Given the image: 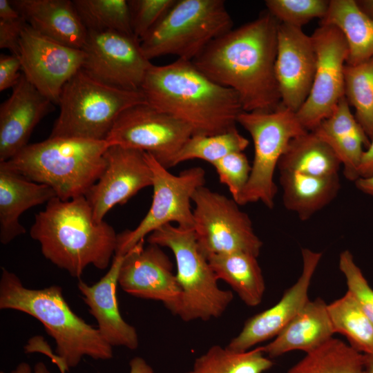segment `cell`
<instances>
[{
	"label": "cell",
	"mask_w": 373,
	"mask_h": 373,
	"mask_svg": "<svg viewBox=\"0 0 373 373\" xmlns=\"http://www.w3.org/2000/svg\"><path fill=\"white\" fill-rule=\"evenodd\" d=\"M30 235L47 260L74 278H80L88 265L106 269L117 245L113 227L94 220L84 195L66 201L52 198L35 215Z\"/></svg>",
	"instance_id": "3"
},
{
	"label": "cell",
	"mask_w": 373,
	"mask_h": 373,
	"mask_svg": "<svg viewBox=\"0 0 373 373\" xmlns=\"http://www.w3.org/2000/svg\"><path fill=\"white\" fill-rule=\"evenodd\" d=\"M360 10L368 17L373 18V0L356 1Z\"/></svg>",
	"instance_id": "46"
},
{
	"label": "cell",
	"mask_w": 373,
	"mask_h": 373,
	"mask_svg": "<svg viewBox=\"0 0 373 373\" xmlns=\"http://www.w3.org/2000/svg\"><path fill=\"white\" fill-rule=\"evenodd\" d=\"M365 356V373H373V354Z\"/></svg>",
	"instance_id": "47"
},
{
	"label": "cell",
	"mask_w": 373,
	"mask_h": 373,
	"mask_svg": "<svg viewBox=\"0 0 373 373\" xmlns=\"http://www.w3.org/2000/svg\"><path fill=\"white\" fill-rule=\"evenodd\" d=\"M316 55V66L310 93L296 112L308 131L328 117L344 97V68L348 46L336 26L321 24L311 35Z\"/></svg>",
	"instance_id": "12"
},
{
	"label": "cell",
	"mask_w": 373,
	"mask_h": 373,
	"mask_svg": "<svg viewBox=\"0 0 373 373\" xmlns=\"http://www.w3.org/2000/svg\"><path fill=\"white\" fill-rule=\"evenodd\" d=\"M334 333L327 304L318 298L309 300L274 340L261 347L270 358L292 350L308 353L333 338Z\"/></svg>",
	"instance_id": "24"
},
{
	"label": "cell",
	"mask_w": 373,
	"mask_h": 373,
	"mask_svg": "<svg viewBox=\"0 0 373 373\" xmlns=\"http://www.w3.org/2000/svg\"><path fill=\"white\" fill-rule=\"evenodd\" d=\"M344 96L355 109V119L367 137H373V57L344 68Z\"/></svg>",
	"instance_id": "33"
},
{
	"label": "cell",
	"mask_w": 373,
	"mask_h": 373,
	"mask_svg": "<svg viewBox=\"0 0 373 373\" xmlns=\"http://www.w3.org/2000/svg\"><path fill=\"white\" fill-rule=\"evenodd\" d=\"M237 123L250 134L254 145L250 177L237 203L245 205L260 201L272 209L278 191L274 175L278 162L289 142L308 131L296 112L281 104L273 111H242Z\"/></svg>",
	"instance_id": "9"
},
{
	"label": "cell",
	"mask_w": 373,
	"mask_h": 373,
	"mask_svg": "<svg viewBox=\"0 0 373 373\" xmlns=\"http://www.w3.org/2000/svg\"><path fill=\"white\" fill-rule=\"evenodd\" d=\"M53 105L22 74L0 106V162L9 160L28 144L34 128L53 110Z\"/></svg>",
	"instance_id": "20"
},
{
	"label": "cell",
	"mask_w": 373,
	"mask_h": 373,
	"mask_svg": "<svg viewBox=\"0 0 373 373\" xmlns=\"http://www.w3.org/2000/svg\"><path fill=\"white\" fill-rule=\"evenodd\" d=\"M149 244L167 247L176 262L182 294L172 314L185 322L221 316L233 295L219 287L215 273L199 248L193 229L165 224L148 236Z\"/></svg>",
	"instance_id": "6"
},
{
	"label": "cell",
	"mask_w": 373,
	"mask_h": 373,
	"mask_svg": "<svg viewBox=\"0 0 373 373\" xmlns=\"http://www.w3.org/2000/svg\"><path fill=\"white\" fill-rule=\"evenodd\" d=\"M287 373H365V356L343 341L332 338L307 353Z\"/></svg>",
	"instance_id": "30"
},
{
	"label": "cell",
	"mask_w": 373,
	"mask_h": 373,
	"mask_svg": "<svg viewBox=\"0 0 373 373\" xmlns=\"http://www.w3.org/2000/svg\"><path fill=\"white\" fill-rule=\"evenodd\" d=\"M334 151L343 166L345 177L354 182L359 178L358 168L370 140L352 113L345 96L332 113L312 131Z\"/></svg>",
	"instance_id": "25"
},
{
	"label": "cell",
	"mask_w": 373,
	"mask_h": 373,
	"mask_svg": "<svg viewBox=\"0 0 373 373\" xmlns=\"http://www.w3.org/2000/svg\"><path fill=\"white\" fill-rule=\"evenodd\" d=\"M256 256L243 252L215 254L207 257L218 280L228 283L248 306L258 305L265 283Z\"/></svg>",
	"instance_id": "28"
},
{
	"label": "cell",
	"mask_w": 373,
	"mask_h": 373,
	"mask_svg": "<svg viewBox=\"0 0 373 373\" xmlns=\"http://www.w3.org/2000/svg\"><path fill=\"white\" fill-rule=\"evenodd\" d=\"M144 103L146 102L141 90L107 85L81 69L62 89L59 114L49 137L106 140L122 112Z\"/></svg>",
	"instance_id": "7"
},
{
	"label": "cell",
	"mask_w": 373,
	"mask_h": 373,
	"mask_svg": "<svg viewBox=\"0 0 373 373\" xmlns=\"http://www.w3.org/2000/svg\"><path fill=\"white\" fill-rule=\"evenodd\" d=\"M146 103L187 124L193 135L236 128L243 111L238 94L207 77L190 61L152 65L142 85Z\"/></svg>",
	"instance_id": "2"
},
{
	"label": "cell",
	"mask_w": 373,
	"mask_h": 373,
	"mask_svg": "<svg viewBox=\"0 0 373 373\" xmlns=\"http://www.w3.org/2000/svg\"><path fill=\"white\" fill-rule=\"evenodd\" d=\"M11 373H52L43 362H38L33 369L30 365L25 362L19 363Z\"/></svg>",
	"instance_id": "44"
},
{
	"label": "cell",
	"mask_w": 373,
	"mask_h": 373,
	"mask_svg": "<svg viewBox=\"0 0 373 373\" xmlns=\"http://www.w3.org/2000/svg\"><path fill=\"white\" fill-rule=\"evenodd\" d=\"M0 309L21 312L41 323L56 344L55 354L49 357L56 365L63 364L67 371L85 356L95 360H108L113 356V347L97 329L73 312L58 285L29 289L15 274L2 267Z\"/></svg>",
	"instance_id": "4"
},
{
	"label": "cell",
	"mask_w": 373,
	"mask_h": 373,
	"mask_svg": "<svg viewBox=\"0 0 373 373\" xmlns=\"http://www.w3.org/2000/svg\"><path fill=\"white\" fill-rule=\"evenodd\" d=\"M26 23L40 34L67 46L83 49L88 30L73 1L12 0Z\"/></svg>",
	"instance_id": "22"
},
{
	"label": "cell",
	"mask_w": 373,
	"mask_h": 373,
	"mask_svg": "<svg viewBox=\"0 0 373 373\" xmlns=\"http://www.w3.org/2000/svg\"><path fill=\"white\" fill-rule=\"evenodd\" d=\"M321 24L337 27L348 46L346 64L356 65L373 57V18L363 12L354 0H331Z\"/></svg>",
	"instance_id": "27"
},
{
	"label": "cell",
	"mask_w": 373,
	"mask_h": 373,
	"mask_svg": "<svg viewBox=\"0 0 373 373\" xmlns=\"http://www.w3.org/2000/svg\"><path fill=\"white\" fill-rule=\"evenodd\" d=\"M146 157L153 175L151 205L134 229L117 234L115 254L125 255L146 236L167 224L175 222L180 227L193 229L191 202L195 191L204 186V170L195 166L174 175L152 154L146 153Z\"/></svg>",
	"instance_id": "10"
},
{
	"label": "cell",
	"mask_w": 373,
	"mask_h": 373,
	"mask_svg": "<svg viewBox=\"0 0 373 373\" xmlns=\"http://www.w3.org/2000/svg\"><path fill=\"white\" fill-rule=\"evenodd\" d=\"M193 230L200 249L207 257L243 252L258 257L262 242L249 216L233 199L202 186L192 196Z\"/></svg>",
	"instance_id": "11"
},
{
	"label": "cell",
	"mask_w": 373,
	"mask_h": 373,
	"mask_svg": "<svg viewBox=\"0 0 373 373\" xmlns=\"http://www.w3.org/2000/svg\"><path fill=\"white\" fill-rule=\"evenodd\" d=\"M106 140L49 137L28 144L3 162L27 179L50 186L66 201L85 195L106 166Z\"/></svg>",
	"instance_id": "5"
},
{
	"label": "cell",
	"mask_w": 373,
	"mask_h": 373,
	"mask_svg": "<svg viewBox=\"0 0 373 373\" xmlns=\"http://www.w3.org/2000/svg\"><path fill=\"white\" fill-rule=\"evenodd\" d=\"M177 0L128 1L133 35L142 40L170 11Z\"/></svg>",
	"instance_id": "37"
},
{
	"label": "cell",
	"mask_w": 373,
	"mask_h": 373,
	"mask_svg": "<svg viewBox=\"0 0 373 373\" xmlns=\"http://www.w3.org/2000/svg\"><path fill=\"white\" fill-rule=\"evenodd\" d=\"M301 255L303 269L296 283L274 306L247 320L240 332L227 345L228 349L246 352L260 343L276 337L305 306L309 300L311 280L322 253L303 248Z\"/></svg>",
	"instance_id": "19"
},
{
	"label": "cell",
	"mask_w": 373,
	"mask_h": 373,
	"mask_svg": "<svg viewBox=\"0 0 373 373\" xmlns=\"http://www.w3.org/2000/svg\"><path fill=\"white\" fill-rule=\"evenodd\" d=\"M327 311L335 333L344 335L357 351L373 354V323L350 291L327 304Z\"/></svg>",
	"instance_id": "31"
},
{
	"label": "cell",
	"mask_w": 373,
	"mask_h": 373,
	"mask_svg": "<svg viewBox=\"0 0 373 373\" xmlns=\"http://www.w3.org/2000/svg\"><path fill=\"white\" fill-rule=\"evenodd\" d=\"M223 0H177L170 11L140 41L151 61L164 55L191 61L213 40L232 29Z\"/></svg>",
	"instance_id": "8"
},
{
	"label": "cell",
	"mask_w": 373,
	"mask_h": 373,
	"mask_svg": "<svg viewBox=\"0 0 373 373\" xmlns=\"http://www.w3.org/2000/svg\"><path fill=\"white\" fill-rule=\"evenodd\" d=\"M279 24L267 11L213 40L191 62L233 90L243 111H273L281 102L275 74Z\"/></svg>",
	"instance_id": "1"
},
{
	"label": "cell",
	"mask_w": 373,
	"mask_h": 373,
	"mask_svg": "<svg viewBox=\"0 0 373 373\" xmlns=\"http://www.w3.org/2000/svg\"><path fill=\"white\" fill-rule=\"evenodd\" d=\"M341 162L332 149L312 131L293 138L281 156L279 172H297L314 176L338 175Z\"/></svg>",
	"instance_id": "29"
},
{
	"label": "cell",
	"mask_w": 373,
	"mask_h": 373,
	"mask_svg": "<svg viewBox=\"0 0 373 373\" xmlns=\"http://www.w3.org/2000/svg\"><path fill=\"white\" fill-rule=\"evenodd\" d=\"M354 184L359 191L373 197V176L359 178L354 182Z\"/></svg>",
	"instance_id": "45"
},
{
	"label": "cell",
	"mask_w": 373,
	"mask_h": 373,
	"mask_svg": "<svg viewBox=\"0 0 373 373\" xmlns=\"http://www.w3.org/2000/svg\"><path fill=\"white\" fill-rule=\"evenodd\" d=\"M82 69L95 79L116 88L140 90L152 66L134 35L88 31Z\"/></svg>",
	"instance_id": "14"
},
{
	"label": "cell",
	"mask_w": 373,
	"mask_h": 373,
	"mask_svg": "<svg viewBox=\"0 0 373 373\" xmlns=\"http://www.w3.org/2000/svg\"><path fill=\"white\" fill-rule=\"evenodd\" d=\"M279 180L285 208L303 221L329 204L341 189L338 175L321 177L281 171Z\"/></svg>",
	"instance_id": "26"
},
{
	"label": "cell",
	"mask_w": 373,
	"mask_h": 373,
	"mask_svg": "<svg viewBox=\"0 0 373 373\" xmlns=\"http://www.w3.org/2000/svg\"><path fill=\"white\" fill-rule=\"evenodd\" d=\"M19 57L14 55H0V91L13 88L19 81L22 73Z\"/></svg>",
	"instance_id": "41"
},
{
	"label": "cell",
	"mask_w": 373,
	"mask_h": 373,
	"mask_svg": "<svg viewBox=\"0 0 373 373\" xmlns=\"http://www.w3.org/2000/svg\"><path fill=\"white\" fill-rule=\"evenodd\" d=\"M26 24L20 14L0 18V48L7 49L19 57L21 35Z\"/></svg>",
	"instance_id": "40"
},
{
	"label": "cell",
	"mask_w": 373,
	"mask_h": 373,
	"mask_svg": "<svg viewBox=\"0 0 373 373\" xmlns=\"http://www.w3.org/2000/svg\"><path fill=\"white\" fill-rule=\"evenodd\" d=\"M105 159L104 170L84 195L97 223L103 222L115 206L126 203L140 190L153 184L146 152L111 145Z\"/></svg>",
	"instance_id": "16"
},
{
	"label": "cell",
	"mask_w": 373,
	"mask_h": 373,
	"mask_svg": "<svg viewBox=\"0 0 373 373\" xmlns=\"http://www.w3.org/2000/svg\"><path fill=\"white\" fill-rule=\"evenodd\" d=\"M265 354L261 347L238 352L215 345L197 357L185 373H262L273 365Z\"/></svg>",
	"instance_id": "32"
},
{
	"label": "cell",
	"mask_w": 373,
	"mask_h": 373,
	"mask_svg": "<svg viewBox=\"0 0 373 373\" xmlns=\"http://www.w3.org/2000/svg\"><path fill=\"white\" fill-rule=\"evenodd\" d=\"M358 175L359 178L373 176V137L363 155L358 168Z\"/></svg>",
	"instance_id": "42"
},
{
	"label": "cell",
	"mask_w": 373,
	"mask_h": 373,
	"mask_svg": "<svg viewBox=\"0 0 373 373\" xmlns=\"http://www.w3.org/2000/svg\"><path fill=\"white\" fill-rule=\"evenodd\" d=\"M220 182L225 184L237 202L246 186L251 171V165L243 152L227 155L212 164Z\"/></svg>",
	"instance_id": "38"
},
{
	"label": "cell",
	"mask_w": 373,
	"mask_h": 373,
	"mask_svg": "<svg viewBox=\"0 0 373 373\" xmlns=\"http://www.w3.org/2000/svg\"><path fill=\"white\" fill-rule=\"evenodd\" d=\"M327 0H267L268 12L280 23L302 28L314 18L323 19L327 14Z\"/></svg>",
	"instance_id": "36"
},
{
	"label": "cell",
	"mask_w": 373,
	"mask_h": 373,
	"mask_svg": "<svg viewBox=\"0 0 373 373\" xmlns=\"http://www.w3.org/2000/svg\"><path fill=\"white\" fill-rule=\"evenodd\" d=\"M57 197L48 186L31 181L0 162V242L7 245L26 233L20 223L28 209Z\"/></svg>",
	"instance_id": "23"
},
{
	"label": "cell",
	"mask_w": 373,
	"mask_h": 373,
	"mask_svg": "<svg viewBox=\"0 0 373 373\" xmlns=\"http://www.w3.org/2000/svg\"><path fill=\"white\" fill-rule=\"evenodd\" d=\"M316 66L312 36L302 28L280 23L275 74L283 106L296 113L300 108L310 93Z\"/></svg>",
	"instance_id": "18"
},
{
	"label": "cell",
	"mask_w": 373,
	"mask_h": 373,
	"mask_svg": "<svg viewBox=\"0 0 373 373\" xmlns=\"http://www.w3.org/2000/svg\"><path fill=\"white\" fill-rule=\"evenodd\" d=\"M192 135L193 131L187 124L144 103L122 112L106 141L110 146L149 153L167 168L171 158Z\"/></svg>",
	"instance_id": "13"
},
{
	"label": "cell",
	"mask_w": 373,
	"mask_h": 373,
	"mask_svg": "<svg viewBox=\"0 0 373 373\" xmlns=\"http://www.w3.org/2000/svg\"><path fill=\"white\" fill-rule=\"evenodd\" d=\"M88 31H116L132 35L131 16L126 0H73Z\"/></svg>",
	"instance_id": "35"
},
{
	"label": "cell",
	"mask_w": 373,
	"mask_h": 373,
	"mask_svg": "<svg viewBox=\"0 0 373 373\" xmlns=\"http://www.w3.org/2000/svg\"><path fill=\"white\" fill-rule=\"evenodd\" d=\"M173 265L161 247L144 241L124 255L118 284L127 294L162 302L172 313L182 290L173 271Z\"/></svg>",
	"instance_id": "17"
},
{
	"label": "cell",
	"mask_w": 373,
	"mask_h": 373,
	"mask_svg": "<svg viewBox=\"0 0 373 373\" xmlns=\"http://www.w3.org/2000/svg\"><path fill=\"white\" fill-rule=\"evenodd\" d=\"M339 269L345 277L347 290L353 294L364 313L373 323V289L355 263L349 250L341 253Z\"/></svg>",
	"instance_id": "39"
},
{
	"label": "cell",
	"mask_w": 373,
	"mask_h": 373,
	"mask_svg": "<svg viewBox=\"0 0 373 373\" xmlns=\"http://www.w3.org/2000/svg\"><path fill=\"white\" fill-rule=\"evenodd\" d=\"M85 57L83 49L52 40L27 23L22 30L19 52L22 74L54 104H58L65 84L82 69Z\"/></svg>",
	"instance_id": "15"
},
{
	"label": "cell",
	"mask_w": 373,
	"mask_h": 373,
	"mask_svg": "<svg viewBox=\"0 0 373 373\" xmlns=\"http://www.w3.org/2000/svg\"><path fill=\"white\" fill-rule=\"evenodd\" d=\"M129 373H154L153 368L142 357L136 356L131 359L129 363ZM61 373H66L64 367L59 368Z\"/></svg>",
	"instance_id": "43"
},
{
	"label": "cell",
	"mask_w": 373,
	"mask_h": 373,
	"mask_svg": "<svg viewBox=\"0 0 373 373\" xmlns=\"http://www.w3.org/2000/svg\"><path fill=\"white\" fill-rule=\"evenodd\" d=\"M249 144V140L236 128L213 135H193L171 158L167 168L194 159L213 164L229 153L243 152Z\"/></svg>",
	"instance_id": "34"
},
{
	"label": "cell",
	"mask_w": 373,
	"mask_h": 373,
	"mask_svg": "<svg viewBox=\"0 0 373 373\" xmlns=\"http://www.w3.org/2000/svg\"><path fill=\"white\" fill-rule=\"evenodd\" d=\"M2 373V372H1Z\"/></svg>",
	"instance_id": "48"
},
{
	"label": "cell",
	"mask_w": 373,
	"mask_h": 373,
	"mask_svg": "<svg viewBox=\"0 0 373 373\" xmlns=\"http://www.w3.org/2000/svg\"><path fill=\"white\" fill-rule=\"evenodd\" d=\"M124 255L115 254L106 274L89 285L79 280L77 287L90 314L97 323V329L112 347L122 346L135 350L139 345L136 329L127 323L119 312L117 287L119 269Z\"/></svg>",
	"instance_id": "21"
}]
</instances>
